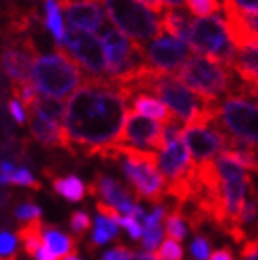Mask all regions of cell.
Returning a JSON list of instances; mask_svg holds the SVG:
<instances>
[{"label": "cell", "instance_id": "1", "mask_svg": "<svg viewBox=\"0 0 258 260\" xmlns=\"http://www.w3.org/2000/svg\"><path fill=\"white\" fill-rule=\"evenodd\" d=\"M127 89L111 80L85 78L70 96L64 113V146L87 153H104L118 144L127 120Z\"/></svg>", "mask_w": 258, "mask_h": 260}, {"label": "cell", "instance_id": "2", "mask_svg": "<svg viewBox=\"0 0 258 260\" xmlns=\"http://www.w3.org/2000/svg\"><path fill=\"white\" fill-rule=\"evenodd\" d=\"M85 76L80 65L67 52L57 46L54 54L37 55L31 67V83L37 92L48 98L63 100L83 85Z\"/></svg>", "mask_w": 258, "mask_h": 260}, {"label": "cell", "instance_id": "3", "mask_svg": "<svg viewBox=\"0 0 258 260\" xmlns=\"http://www.w3.org/2000/svg\"><path fill=\"white\" fill-rule=\"evenodd\" d=\"M214 122L231 139V146H242L258 153V104L245 92V83L219 102Z\"/></svg>", "mask_w": 258, "mask_h": 260}, {"label": "cell", "instance_id": "4", "mask_svg": "<svg viewBox=\"0 0 258 260\" xmlns=\"http://www.w3.org/2000/svg\"><path fill=\"white\" fill-rule=\"evenodd\" d=\"M190 90L209 104H219L225 96L242 89L234 81V70L205 55L194 54L188 63L175 74Z\"/></svg>", "mask_w": 258, "mask_h": 260}, {"label": "cell", "instance_id": "5", "mask_svg": "<svg viewBox=\"0 0 258 260\" xmlns=\"http://www.w3.org/2000/svg\"><path fill=\"white\" fill-rule=\"evenodd\" d=\"M104 155L120 159L125 179L131 183L140 198L160 203L164 196L168 194V183L157 166V153L131 150V148L114 144L113 148L104 151Z\"/></svg>", "mask_w": 258, "mask_h": 260}, {"label": "cell", "instance_id": "6", "mask_svg": "<svg viewBox=\"0 0 258 260\" xmlns=\"http://www.w3.org/2000/svg\"><path fill=\"white\" fill-rule=\"evenodd\" d=\"M111 22L137 45L146 46L164 34L163 17L140 0H98Z\"/></svg>", "mask_w": 258, "mask_h": 260}, {"label": "cell", "instance_id": "7", "mask_svg": "<svg viewBox=\"0 0 258 260\" xmlns=\"http://www.w3.org/2000/svg\"><path fill=\"white\" fill-rule=\"evenodd\" d=\"M194 54L205 55L221 65L231 67L236 54V43L229 31L225 15H214L207 19H196L188 41Z\"/></svg>", "mask_w": 258, "mask_h": 260}, {"label": "cell", "instance_id": "8", "mask_svg": "<svg viewBox=\"0 0 258 260\" xmlns=\"http://www.w3.org/2000/svg\"><path fill=\"white\" fill-rule=\"evenodd\" d=\"M61 48L89 74V78L109 80V67H107V55H105L102 37L92 31L67 26Z\"/></svg>", "mask_w": 258, "mask_h": 260}, {"label": "cell", "instance_id": "9", "mask_svg": "<svg viewBox=\"0 0 258 260\" xmlns=\"http://www.w3.org/2000/svg\"><path fill=\"white\" fill-rule=\"evenodd\" d=\"M142 48H144V57L149 69H153L159 74L175 76L194 55L188 43L170 34H163Z\"/></svg>", "mask_w": 258, "mask_h": 260}, {"label": "cell", "instance_id": "10", "mask_svg": "<svg viewBox=\"0 0 258 260\" xmlns=\"http://www.w3.org/2000/svg\"><path fill=\"white\" fill-rule=\"evenodd\" d=\"M183 140L196 165L210 162L231 146V139L216 122L184 125Z\"/></svg>", "mask_w": 258, "mask_h": 260}, {"label": "cell", "instance_id": "11", "mask_svg": "<svg viewBox=\"0 0 258 260\" xmlns=\"http://www.w3.org/2000/svg\"><path fill=\"white\" fill-rule=\"evenodd\" d=\"M163 129L164 124H160V122L129 111L118 144L124 146V148H131V150L159 153L164 146Z\"/></svg>", "mask_w": 258, "mask_h": 260}, {"label": "cell", "instance_id": "12", "mask_svg": "<svg viewBox=\"0 0 258 260\" xmlns=\"http://www.w3.org/2000/svg\"><path fill=\"white\" fill-rule=\"evenodd\" d=\"M37 48L34 41L20 37L15 43L6 45L0 52V69L11 80L13 85L31 83V67L34 57H37Z\"/></svg>", "mask_w": 258, "mask_h": 260}, {"label": "cell", "instance_id": "13", "mask_svg": "<svg viewBox=\"0 0 258 260\" xmlns=\"http://www.w3.org/2000/svg\"><path fill=\"white\" fill-rule=\"evenodd\" d=\"M63 15L67 26L92 34L105 24V10L100 6L98 0H81L63 6Z\"/></svg>", "mask_w": 258, "mask_h": 260}, {"label": "cell", "instance_id": "14", "mask_svg": "<svg viewBox=\"0 0 258 260\" xmlns=\"http://www.w3.org/2000/svg\"><path fill=\"white\" fill-rule=\"evenodd\" d=\"M92 192H96L102 203L113 207L120 216H131L137 209V203L133 201V196L129 194L127 188L109 175H98Z\"/></svg>", "mask_w": 258, "mask_h": 260}, {"label": "cell", "instance_id": "15", "mask_svg": "<svg viewBox=\"0 0 258 260\" xmlns=\"http://www.w3.org/2000/svg\"><path fill=\"white\" fill-rule=\"evenodd\" d=\"M41 244L34 251L35 260H63L72 255L74 242L69 235H64L54 227L41 225Z\"/></svg>", "mask_w": 258, "mask_h": 260}, {"label": "cell", "instance_id": "16", "mask_svg": "<svg viewBox=\"0 0 258 260\" xmlns=\"http://www.w3.org/2000/svg\"><path fill=\"white\" fill-rule=\"evenodd\" d=\"M231 69L243 83H258V41L236 46Z\"/></svg>", "mask_w": 258, "mask_h": 260}, {"label": "cell", "instance_id": "17", "mask_svg": "<svg viewBox=\"0 0 258 260\" xmlns=\"http://www.w3.org/2000/svg\"><path fill=\"white\" fill-rule=\"evenodd\" d=\"M120 227V214L113 207L105 205L100 201L98 203V216L94 218V227H92V235L90 240L94 245H104L111 242L114 236H118Z\"/></svg>", "mask_w": 258, "mask_h": 260}, {"label": "cell", "instance_id": "18", "mask_svg": "<svg viewBox=\"0 0 258 260\" xmlns=\"http://www.w3.org/2000/svg\"><path fill=\"white\" fill-rule=\"evenodd\" d=\"M129 104L133 107V113L146 116V118H151V120H157L160 124H168V122H172L175 118L172 115V111L157 96L149 94V92H135L131 96Z\"/></svg>", "mask_w": 258, "mask_h": 260}, {"label": "cell", "instance_id": "19", "mask_svg": "<svg viewBox=\"0 0 258 260\" xmlns=\"http://www.w3.org/2000/svg\"><path fill=\"white\" fill-rule=\"evenodd\" d=\"M28 120H30L31 135L39 140L41 144L50 146V148H52V146H64L63 125L46 120V118L39 116L37 113H34V111H30Z\"/></svg>", "mask_w": 258, "mask_h": 260}, {"label": "cell", "instance_id": "20", "mask_svg": "<svg viewBox=\"0 0 258 260\" xmlns=\"http://www.w3.org/2000/svg\"><path fill=\"white\" fill-rule=\"evenodd\" d=\"M166 209L163 205H157L153 209V212H149L144 220V235H142V245H144V251L149 253H155L159 249L160 244H163V236H164V225L163 221L166 218Z\"/></svg>", "mask_w": 258, "mask_h": 260}, {"label": "cell", "instance_id": "21", "mask_svg": "<svg viewBox=\"0 0 258 260\" xmlns=\"http://www.w3.org/2000/svg\"><path fill=\"white\" fill-rule=\"evenodd\" d=\"M163 28L166 34L174 35L177 39L188 43L190 34H192V26L196 17L186 10H164L163 15Z\"/></svg>", "mask_w": 258, "mask_h": 260}, {"label": "cell", "instance_id": "22", "mask_svg": "<svg viewBox=\"0 0 258 260\" xmlns=\"http://www.w3.org/2000/svg\"><path fill=\"white\" fill-rule=\"evenodd\" d=\"M28 111H34V113H37L39 116L46 118V120L63 125L67 105H64L61 100H55V98H48V96L39 94L37 102H35V104L31 105V109H28Z\"/></svg>", "mask_w": 258, "mask_h": 260}, {"label": "cell", "instance_id": "23", "mask_svg": "<svg viewBox=\"0 0 258 260\" xmlns=\"http://www.w3.org/2000/svg\"><path fill=\"white\" fill-rule=\"evenodd\" d=\"M54 190L63 196L67 201H81L85 198V183L76 175H67L54 181Z\"/></svg>", "mask_w": 258, "mask_h": 260}, {"label": "cell", "instance_id": "24", "mask_svg": "<svg viewBox=\"0 0 258 260\" xmlns=\"http://www.w3.org/2000/svg\"><path fill=\"white\" fill-rule=\"evenodd\" d=\"M45 11H46V17H45L46 30H48L50 34H52V37L57 41V46H61L63 45L64 30H67V28L63 26V19H61L57 0H45Z\"/></svg>", "mask_w": 258, "mask_h": 260}, {"label": "cell", "instance_id": "25", "mask_svg": "<svg viewBox=\"0 0 258 260\" xmlns=\"http://www.w3.org/2000/svg\"><path fill=\"white\" fill-rule=\"evenodd\" d=\"M164 233L168 235L170 240L181 242L186 238L188 235V227H186V221H184L181 210H172L166 214L164 218Z\"/></svg>", "mask_w": 258, "mask_h": 260}, {"label": "cell", "instance_id": "26", "mask_svg": "<svg viewBox=\"0 0 258 260\" xmlns=\"http://www.w3.org/2000/svg\"><path fill=\"white\" fill-rule=\"evenodd\" d=\"M186 8L196 19H207L223 13L221 0H186Z\"/></svg>", "mask_w": 258, "mask_h": 260}, {"label": "cell", "instance_id": "27", "mask_svg": "<svg viewBox=\"0 0 258 260\" xmlns=\"http://www.w3.org/2000/svg\"><path fill=\"white\" fill-rule=\"evenodd\" d=\"M155 256L157 260H183L184 256V249L183 245L175 240H164L160 244V247L155 251Z\"/></svg>", "mask_w": 258, "mask_h": 260}, {"label": "cell", "instance_id": "28", "mask_svg": "<svg viewBox=\"0 0 258 260\" xmlns=\"http://www.w3.org/2000/svg\"><path fill=\"white\" fill-rule=\"evenodd\" d=\"M17 245L19 240L15 235H11L8 231H0V260H10L15 255Z\"/></svg>", "mask_w": 258, "mask_h": 260}, {"label": "cell", "instance_id": "29", "mask_svg": "<svg viewBox=\"0 0 258 260\" xmlns=\"http://www.w3.org/2000/svg\"><path fill=\"white\" fill-rule=\"evenodd\" d=\"M15 216H17V220H19V221L31 225L34 221L39 220L41 209L35 205V203H20V205L15 209Z\"/></svg>", "mask_w": 258, "mask_h": 260}, {"label": "cell", "instance_id": "30", "mask_svg": "<svg viewBox=\"0 0 258 260\" xmlns=\"http://www.w3.org/2000/svg\"><path fill=\"white\" fill-rule=\"evenodd\" d=\"M120 227H124L127 231V235L133 238V240H142V235H144V223L133 216H120Z\"/></svg>", "mask_w": 258, "mask_h": 260}, {"label": "cell", "instance_id": "31", "mask_svg": "<svg viewBox=\"0 0 258 260\" xmlns=\"http://www.w3.org/2000/svg\"><path fill=\"white\" fill-rule=\"evenodd\" d=\"M223 10L240 13H258V0H223Z\"/></svg>", "mask_w": 258, "mask_h": 260}, {"label": "cell", "instance_id": "32", "mask_svg": "<svg viewBox=\"0 0 258 260\" xmlns=\"http://www.w3.org/2000/svg\"><path fill=\"white\" fill-rule=\"evenodd\" d=\"M190 251H192V256L196 260H209L210 258V245L209 240L205 236L198 235L194 238L192 245H190Z\"/></svg>", "mask_w": 258, "mask_h": 260}, {"label": "cell", "instance_id": "33", "mask_svg": "<svg viewBox=\"0 0 258 260\" xmlns=\"http://www.w3.org/2000/svg\"><path fill=\"white\" fill-rule=\"evenodd\" d=\"M11 183L19 186H35V177L28 168H17L11 175Z\"/></svg>", "mask_w": 258, "mask_h": 260}, {"label": "cell", "instance_id": "34", "mask_svg": "<svg viewBox=\"0 0 258 260\" xmlns=\"http://www.w3.org/2000/svg\"><path fill=\"white\" fill-rule=\"evenodd\" d=\"M102 260H135V253L124 247V245H116L113 249L105 251Z\"/></svg>", "mask_w": 258, "mask_h": 260}, {"label": "cell", "instance_id": "35", "mask_svg": "<svg viewBox=\"0 0 258 260\" xmlns=\"http://www.w3.org/2000/svg\"><path fill=\"white\" fill-rule=\"evenodd\" d=\"M70 227H72V231L74 233H83V231H87L90 227V218L87 212H83V210H78L74 216H72V220H70Z\"/></svg>", "mask_w": 258, "mask_h": 260}, {"label": "cell", "instance_id": "36", "mask_svg": "<svg viewBox=\"0 0 258 260\" xmlns=\"http://www.w3.org/2000/svg\"><path fill=\"white\" fill-rule=\"evenodd\" d=\"M243 260H258V233L254 238H247L242 244Z\"/></svg>", "mask_w": 258, "mask_h": 260}, {"label": "cell", "instance_id": "37", "mask_svg": "<svg viewBox=\"0 0 258 260\" xmlns=\"http://www.w3.org/2000/svg\"><path fill=\"white\" fill-rule=\"evenodd\" d=\"M8 107H10V113L11 116L15 118L17 124H24L26 122V107L22 105V102L17 100V98H13V100H10V104H8Z\"/></svg>", "mask_w": 258, "mask_h": 260}, {"label": "cell", "instance_id": "38", "mask_svg": "<svg viewBox=\"0 0 258 260\" xmlns=\"http://www.w3.org/2000/svg\"><path fill=\"white\" fill-rule=\"evenodd\" d=\"M17 168L13 166V162L10 160H2L0 162V185H10L11 183V175Z\"/></svg>", "mask_w": 258, "mask_h": 260}, {"label": "cell", "instance_id": "39", "mask_svg": "<svg viewBox=\"0 0 258 260\" xmlns=\"http://www.w3.org/2000/svg\"><path fill=\"white\" fill-rule=\"evenodd\" d=\"M209 260H234V255H233V251L229 249V247H221V249L214 251Z\"/></svg>", "mask_w": 258, "mask_h": 260}, {"label": "cell", "instance_id": "40", "mask_svg": "<svg viewBox=\"0 0 258 260\" xmlns=\"http://www.w3.org/2000/svg\"><path fill=\"white\" fill-rule=\"evenodd\" d=\"M164 10H181L186 6V0H160Z\"/></svg>", "mask_w": 258, "mask_h": 260}, {"label": "cell", "instance_id": "41", "mask_svg": "<svg viewBox=\"0 0 258 260\" xmlns=\"http://www.w3.org/2000/svg\"><path fill=\"white\" fill-rule=\"evenodd\" d=\"M140 2H144L148 8H151V10L155 11V13H159V15H163L164 13V6L160 0H140Z\"/></svg>", "mask_w": 258, "mask_h": 260}, {"label": "cell", "instance_id": "42", "mask_svg": "<svg viewBox=\"0 0 258 260\" xmlns=\"http://www.w3.org/2000/svg\"><path fill=\"white\" fill-rule=\"evenodd\" d=\"M245 92L251 98H256L258 100V83H245Z\"/></svg>", "mask_w": 258, "mask_h": 260}, {"label": "cell", "instance_id": "43", "mask_svg": "<svg viewBox=\"0 0 258 260\" xmlns=\"http://www.w3.org/2000/svg\"><path fill=\"white\" fill-rule=\"evenodd\" d=\"M63 260H83V258H80V256H76V255H70V256H67V258H63Z\"/></svg>", "mask_w": 258, "mask_h": 260}]
</instances>
